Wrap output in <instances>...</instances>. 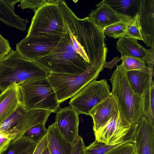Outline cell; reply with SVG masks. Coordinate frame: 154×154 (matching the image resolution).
<instances>
[{
    "label": "cell",
    "mask_w": 154,
    "mask_h": 154,
    "mask_svg": "<svg viewBox=\"0 0 154 154\" xmlns=\"http://www.w3.org/2000/svg\"><path fill=\"white\" fill-rule=\"evenodd\" d=\"M59 6L75 51L89 63L106 60L108 50L103 31L88 17H77L65 1L61 2Z\"/></svg>",
    "instance_id": "cell-1"
},
{
    "label": "cell",
    "mask_w": 154,
    "mask_h": 154,
    "mask_svg": "<svg viewBox=\"0 0 154 154\" xmlns=\"http://www.w3.org/2000/svg\"><path fill=\"white\" fill-rule=\"evenodd\" d=\"M49 73L76 75L93 65L87 62L74 49L67 32L62 35L56 46L48 54L35 60Z\"/></svg>",
    "instance_id": "cell-2"
},
{
    "label": "cell",
    "mask_w": 154,
    "mask_h": 154,
    "mask_svg": "<svg viewBox=\"0 0 154 154\" xmlns=\"http://www.w3.org/2000/svg\"><path fill=\"white\" fill-rule=\"evenodd\" d=\"M49 72L35 61L28 59L17 50H11L0 58V90L14 83L19 85L34 79L47 77Z\"/></svg>",
    "instance_id": "cell-3"
},
{
    "label": "cell",
    "mask_w": 154,
    "mask_h": 154,
    "mask_svg": "<svg viewBox=\"0 0 154 154\" xmlns=\"http://www.w3.org/2000/svg\"><path fill=\"white\" fill-rule=\"evenodd\" d=\"M116 66L109 79L112 85L111 94L126 120L131 124H137L143 114L142 96L133 91L127 78V71L121 64Z\"/></svg>",
    "instance_id": "cell-4"
},
{
    "label": "cell",
    "mask_w": 154,
    "mask_h": 154,
    "mask_svg": "<svg viewBox=\"0 0 154 154\" xmlns=\"http://www.w3.org/2000/svg\"><path fill=\"white\" fill-rule=\"evenodd\" d=\"M21 104L26 111L41 109L56 113L60 107L48 77L30 80L18 85Z\"/></svg>",
    "instance_id": "cell-5"
},
{
    "label": "cell",
    "mask_w": 154,
    "mask_h": 154,
    "mask_svg": "<svg viewBox=\"0 0 154 154\" xmlns=\"http://www.w3.org/2000/svg\"><path fill=\"white\" fill-rule=\"evenodd\" d=\"M60 1L51 0L35 12L26 36L62 35L67 32L59 6Z\"/></svg>",
    "instance_id": "cell-6"
},
{
    "label": "cell",
    "mask_w": 154,
    "mask_h": 154,
    "mask_svg": "<svg viewBox=\"0 0 154 154\" xmlns=\"http://www.w3.org/2000/svg\"><path fill=\"white\" fill-rule=\"evenodd\" d=\"M103 68V66L93 65L76 75L50 73L48 79L60 104L71 98L88 84L96 80Z\"/></svg>",
    "instance_id": "cell-7"
},
{
    "label": "cell",
    "mask_w": 154,
    "mask_h": 154,
    "mask_svg": "<svg viewBox=\"0 0 154 154\" xmlns=\"http://www.w3.org/2000/svg\"><path fill=\"white\" fill-rule=\"evenodd\" d=\"M138 125V123H129L119 110L104 125L94 132L95 140L112 146L132 142Z\"/></svg>",
    "instance_id": "cell-8"
},
{
    "label": "cell",
    "mask_w": 154,
    "mask_h": 154,
    "mask_svg": "<svg viewBox=\"0 0 154 154\" xmlns=\"http://www.w3.org/2000/svg\"><path fill=\"white\" fill-rule=\"evenodd\" d=\"M105 79L94 80L84 86L71 98L69 104L79 114L89 116L92 109L111 94Z\"/></svg>",
    "instance_id": "cell-9"
},
{
    "label": "cell",
    "mask_w": 154,
    "mask_h": 154,
    "mask_svg": "<svg viewBox=\"0 0 154 154\" xmlns=\"http://www.w3.org/2000/svg\"><path fill=\"white\" fill-rule=\"evenodd\" d=\"M61 35L27 36L16 45V50L23 57L35 60L49 54L59 42Z\"/></svg>",
    "instance_id": "cell-10"
},
{
    "label": "cell",
    "mask_w": 154,
    "mask_h": 154,
    "mask_svg": "<svg viewBox=\"0 0 154 154\" xmlns=\"http://www.w3.org/2000/svg\"><path fill=\"white\" fill-rule=\"evenodd\" d=\"M55 113V122L60 133L67 141L73 144L79 135V114L70 106L60 108Z\"/></svg>",
    "instance_id": "cell-11"
},
{
    "label": "cell",
    "mask_w": 154,
    "mask_h": 154,
    "mask_svg": "<svg viewBox=\"0 0 154 154\" xmlns=\"http://www.w3.org/2000/svg\"><path fill=\"white\" fill-rule=\"evenodd\" d=\"M137 13L143 41L151 48L154 46V0H140Z\"/></svg>",
    "instance_id": "cell-12"
},
{
    "label": "cell",
    "mask_w": 154,
    "mask_h": 154,
    "mask_svg": "<svg viewBox=\"0 0 154 154\" xmlns=\"http://www.w3.org/2000/svg\"><path fill=\"white\" fill-rule=\"evenodd\" d=\"M97 8L91 10L89 18L94 24L102 30L116 23L130 20L132 17L113 10L103 1L96 5Z\"/></svg>",
    "instance_id": "cell-13"
},
{
    "label": "cell",
    "mask_w": 154,
    "mask_h": 154,
    "mask_svg": "<svg viewBox=\"0 0 154 154\" xmlns=\"http://www.w3.org/2000/svg\"><path fill=\"white\" fill-rule=\"evenodd\" d=\"M132 143L138 154H154V126L146 121L139 123Z\"/></svg>",
    "instance_id": "cell-14"
},
{
    "label": "cell",
    "mask_w": 154,
    "mask_h": 154,
    "mask_svg": "<svg viewBox=\"0 0 154 154\" xmlns=\"http://www.w3.org/2000/svg\"><path fill=\"white\" fill-rule=\"evenodd\" d=\"M21 105V96L18 85L14 83L0 94V125Z\"/></svg>",
    "instance_id": "cell-15"
},
{
    "label": "cell",
    "mask_w": 154,
    "mask_h": 154,
    "mask_svg": "<svg viewBox=\"0 0 154 154\" xmlns=\"http://www.w3.org/2000/svg\"><path fill=\"white\" fill-rule=\"evenodd\" d=\"M119 111L117 103L111 94L95 106L89 116L93 122V131H95L104 125Z\"/></svg>",
    "instance_id": "cell-16"
},
{
    "label": "cell",
    "mask_w": 154,
    "mask_h": 154,
    "mask_svg": "<svg viewBox=\"0 0 154 154\" xmlns=\"http://www.w3.org/2000/svg\"><path fill=\"white\" fill-rule=\"evenodd\" d=\"M52 112L49 111L34 109L24 112L20 121L11 129L17 133L15 141L22 137L25 132L32 126L39 123L45 124Z\"/></svg>",
    "instance_id": "cell-17"
},
{
    "label": "cell",
    "mask_w": 154,
    "mask_h": 154,
    "mask_svg": "<svg viewBox=\"0 0 154 154\" xmlns=\"http://www.w3.org/2000/svg\"><path fill=\"white\" fill-rule=\"evenodd\" d=\"M21 1L0 0V20L9 27L24 31L29 23L28 19L21 18L14 12L15 5Z\"/></svg>",
    "instance_id": "cell-18"
},
{
    "label": "cell",
    "mask_w": 154,
    "mask_h": 154,
    "mask_svg": "<svg viewBox=\"0 0 154 154\" xmlns=\"http://www.w3.org/2000/svg\"><path fill=\"white\" fill-rule=\"evenodd\" d=\"M48 147L51 154H70L72 144L67 141L60 133L56 123L49 126Z\"/></svg>",
    "instance_id": "cell-19"
},
{
    "label": "cell",
    "mask_w": 154,
    "mask_h": 154,
    "mask_svg": "<svg viewBox=\"0 0 154 154\" xmlns=\"http://www.w3.org/2000/svg\"><path fill=\"white\" fill-rule=\"evenodd\" d=\"M116 47L121 54L124 56L138 58L143 60L147 55L149 49L145 48L138 42V40L122 37L116 42Z\"/></svg>",
    "instance_id": "cell-20"
},
{
    "label": "cell",
    "mask_w": 154,
    "mask_h": 154,
    "mask_svg": "<svg viewBox=\"0 0 154 154\" xmlns=\"http://www.w3.org/2000/svg\"><path fill=\"white\" fill-rule=\"evenodd\" d=\"M126 77L134 92L141 96L149 82L153 80L151 75L139 70L127 72Z\"/></svg>",
    "instance_id": "cell-21"
},
{
    "label": "cell",
    "mask_w": 154,
    "mask_h": 154,
    "mask_svg": "<svg viewBox=\"0 0 154 154\" xmlns=\"http://www.w3.org/2000/svg\"><path fill=\"white\" fill-rule=\"evenodd\" d=\"M113 10L133 17L137 13L140 0H103Z\"/></svg>",
    "instance_id": "cell-22"
},
{
    "label": "cell",
    "mask_w": 154,
    "mask_h": 154,
    "mask_svg": "<svg viewBox=\"0 0 154 154\" xmlns=\"http://www.w3.org/2000/svg\"><path fill=\"white\" fill-rule=\"evenodd\" d=\"M143 115L154 125V82L151 81L142 96Z\"/></svg>",
    "instance_id": "cell-23"
},
{
    "label": "cell",
    "mask_w": 154,
    "mask_h": 154,
    "mask_svg": "<svg viewBox=\"0 0 154 154\" xmlns=\"http://www.w3.org/2000/svg\"><path fill=\"white\" fill-rule=\"evenodd\" d=\"M35 143L30 139L23 136L16 141H11L7 149L2 154H25Z\"/></svg>",
    "instance_id": "cell-24"
},
{
    "label": "cell",
    "mask_w": 154,
    "mask_h": 154,
    "mask_svg": "<svg viewBox=\"0 0 154 154\" xmlns=\"http://www.w3.org/2000/svg\"><path fill=\"white\" fill-rule=\"evenodd\" d=\"M121 57L122 60L121 64L127 72L139 70L149 74L148 67L146 64V63L143 60L125 56Z\"/></svg>",
    "instance_id": "cell-25"
},
{
    "label": "cell",
    "mask_w": 154,
    "mask_h": 154,
    "mask_svg": "<svg viewBox=\"0 0 154 154\" xmlns=\"http://www.w3.org/2000/svg\"><path fill=\"white\" fill-rule=\"evenodd\" d=\"M129 21L118 22L105 28L103 30L105 36L116 39L123 37L126 32Z\"/></svg>",
    "instance_id": "cell-26"
},
{
    "label": "cell",
    "mask_w": 154,
    "mask_h": 154,
    "mask_svg": "<svg viewBox=\"0 0 154 154\" xmlns=\"http://www.w3.org/2000/svg\"><path fill=\"white\" fill-rule=\"evenodd\" d=\"M48 132V129L45 128V124L39 123L29 129L23 136L30 139L38 144L47 135Z\"/></svg>",
    "instance_id": "cell-27"
},
{
    "label": "cell",
    "mask_w": 154,
    "mask_h": 154,
    "mask_svg": "<svg viewBox=\"0 0 154 154\" xmlns=\"http://www.w3.org/2000/svg\"><path fill=\"white\" fill-rule=\"evenodd\" d=\"M123 37H125L143 40L138 20L137 13L129 21L125 33Z\"/></svg>",
    "instance_id": "cell-28"
},
{
    "label": "cell",
    "mask_w": 154,
    "mask_h": 154,
    "mask_svg": "<svg viewBox=\"0 0 154 154\" xmlns=\"http://www.w3.org/2000/svg\"><path fill=\"white\" fill-rule=\"evenodd\" d=\"M122 143L115 146L109 145L95 140L85 147V154H105Z\"/></svg>",
    "instance_id": "cell-29"
},
{
    "label": "cell",
    "mask_w": 154,
    "mask_h": 154,
    "mask_svg": "<svg viewBox=\"0 0 154 154\" xmlns=\"http://www.w3.org/2000/svg\"><path fill=\"white\" fill-rule=\"evenodd\" d=\"M25 111L22 105L20 106L11 116L0 125V131H7L11 129L20 121Z\"/></svg>",
    "instance_id": "cell-30"
},
{
    "label": "cell",
    "mask_w": 154,
    "mask_h": 154,
    "mask_svg": "<svg viewBox=\"0 0 154 154\" xmlns=\"http://www.w3.org/2000/svg\"><path fill=\"white\" fill-rule=\"evenodd\" d=\"M51 1V0H21L20 6L23 10L29 8L35 13L40 8Z\"/></svg>",
    "instance_id": "cell-31"
},
{
    "label": "cell",
    "mask_w": 154,
    "mask_h": 154,
    "mask_svg": "<svg viewBox=\"0 0 154 154\" xmlns=\"http://www.w3.org/2000/svg\"><path fill=\"white\" fill-rule=\"evenodd\" d=\"M135 148L131 142L123 143L105 154H134Z\"/></svg>",
    "instance_id": "cell-32"
},
{
    "label": "cell",
    "mask_w": 154,
    "mask_h": 154,
    "mask_svg": "<svg viewBox=\"0 0 154 154\" xmlns=\"http://www.w3.org/2000/svg\"><path fill=\"white\" fill-rule=\"evenodd\" d=\"M85 146L82 138L79 135L72 144L70 154H85Z\"/></svg>",
    "instance_id": "cell-33"
},
{
    "label": "cell",
    "mask_w": 154,
    "mask_h": 154,
    "mask_svg": "<svg viewBox=\"0 0 154 154\" xmlns=\"http://www.w3.org/2000/svg\"><path fill=\"white\" fill-rule=\"evenodd\" d=\"M11 50L9 42L0 33V58L6 56Z\"/></svg>",
    "instance_id": "cell-34"
},
{
    "label": "cell",
    "mask_w": 154,
    "mask_h": 154,
    "mask_svg": "<svg viewBox=\"0 0 154 154\" xmlns=\"http://www.w3.org/2000/svg\"><path fill=\"white\" fill-rule=\"evenodd\" d=\"M143 60L147 63L150 74L153 76H154V46H153L149 49L147 55Z\"/></svg>",
    "instance_id": "cell-35"
},
{
    "label": "cell",
    "mask_w": 154,
    "mask_h": 154,
    "mask_svg": "<svg viewBox=\"0 0 154 154\" xmlns=\"http://www.w3.org/2000/svg\"><path fill=\"white\" fill-rule=\"evenodd\" d=\"M47 135L38 143L33 154H41L43 151L48 146Z\"/></svg>",
    "instance_id": "cell-36"
},
{
    "label": "cell",
    "mask_w": 154,
    "mask_h": 154,
    "mask_svg": "<svg viewBox=\"0 0 154 154\" xmlns=\"http://www.w3.org/2000/svg\"><path fill=\"white\" fill-rule=\"evenodd\" d=\"M17 136L16 133L12 131L10 129L5 131H0V138H5L14 140Z\"/></svg>",
    "instance_id": "cell-37"
},
{
    "label": "cell",
    "mask_w": 154,
    "mask_h": 154,
    "mask_svg": "<svg viewBox=\"0 0 154 154\" xmlns=\"http://www.w3.org/2000/svg\"><path fill=\"white\" fill-rule=\"evenodd\" d=\"M11 141L8 138H0V154L7 149Z\"/></svg>",
    "instance_id": "cell-38"
},
{
    "label": "cell",
    "mask_w": 154,
    "mask_h": 154,
    "mask_svg": "<svg viewBox=\"0 0 154 154\" xmlns=\"http://www.w3.org/2000/svg\"><path fill=\"white\" fill-rule=\"evenodd\" d=\"M121 60V57L119 58L118 56L115 57L110 61L106 62L103 66V68H107L111 69Z\"/></svg>",
    "instance_id": "cell-39"
},
{
    "label": "cell",
    "mask_w": 154,
    "mask_h": 154,
    "mask_svg": "<svg viewBox=\"0 0 154 154\" xmlns=\"http://www.w3.org/2000/svg\"><path fill=\"white\" fill-rule=\"evenodd\" d=\"M37 144L36 143H35L26 152L25 154H33V153L35 151V150L36 146Z\"/></svg>",
    "instance_id": "cell-40"
},
{
    "label": "cell",
    "mask_w": 154,
    "mask_h": 154,
    "mask_svg": "<svg viewBox=\"0 0 154 154\" xmlns=\"http://www.w3.org/2000/svg\"><path fill=\"white\" fill-rule=\"evenodd\" d=\"M41 154H51L48 147L43 151Z\"/></svg>",
    "instance_id": "cell-41"
},
{
    "label": "cell",
    "mask_w": 154,
    "mask_h": 154,
    "mask_svg": "<svg viewBox=\"0 0 154 154\" xmlns=\"http://www.w3.org/2000/svg\"><path fill=\"white\" fill-rule=\"evenodd\" d=\"M78 0H73V1L75 3H76L78 1Z\"/></svg>",
    "instance_id": "cell-42"
},
{
    "label": "cell",
    "mask_w": 154,
    "mask_h": 154,
    "mask_svg": "<svg viewBox=\"0 0 154 154\" xmlns=\"http://www.w3.org/2000/svg\"><path fill=\"white\" fill-rule=\"evenodd\" d=\"M134 154H138L137 152L135 150V152H134Z\"/></svg>",
    "instance_id": "cell-43"
},
{
    "label": "cell",
    "mask_w": 154,
    "mask_h": 154,
    "mask_svg": "<svg viewBox=\"0 0 154 154\" xmlns=\"http://www.w3.org/2000/svg\"><path fill=\"white\" fill-rule=\"evenodd\" d=\"M2 92V91L0 90V94Z\"/></svg>",
    "instance_id": "cell-44"
},
{
    "label": "cell",
    "mask_w": 154,
    "mask_h": 154,
    "mask_svg": "<svg viewBox=\"0 0 154 154\" xmlns=\"http://www.w3.org/2000/svg\"></svg>",
    "instance_id": "cell-45"
}]
</instances>
